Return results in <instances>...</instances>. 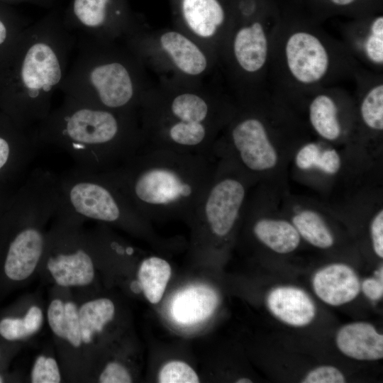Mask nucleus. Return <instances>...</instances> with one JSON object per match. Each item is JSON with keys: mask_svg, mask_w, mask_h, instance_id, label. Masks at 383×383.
I'll list each match as a JSON object with an SVG mask.
<instances>
[{"mask_svg": "<svg viewBox=\"0 0 383 383\" xmlns=\"http://www.w3.org/2000/svg\"><path fill=\"white\" fill-rule=\"evenodd\" d=\"M78 48L60 88L65 97L113 111L138 114L141 100L153 82L124 43L84 37Z\"/></svg>", "mask_w": 383, "mask_h": 383, "instance_id": "5", "label": "nucleus"}, {"mask_svg": "<svg viewBox=\"0 0 383 383\" xmlns=\"http://www.w3.org/2000/svg\"><path fill=\"white\" fill-rule=\"evenodd\" d=\"M302 383H343L345 377L337 368L331 365L318 366L307 373Z\"/></svg>", "mask_w": 383, "mask_h": 383, "instance_id": "29", "label": "nucleus"}, {"mask_svg": "<svg viewBox=\"0 0 383 383\" xmlns=\"http://www.w3.org/2000/svg\"><path fill=\"white\" fill-rule=\"evenodd\" d=\"M215 167L204 155L143 148L102 173L147 221L176 216L191 221Z\"/></svg>", "mask_w": 383, "mask_h": 383, "instance_id": "3", "label": "nucleus"}, {"mask_svg": "<svg viewBox=\"0 0 383 383\" xmlns=\"http://www.w3.org/2000/svg\"><path fill=\"white\" fill-rule=\"evenodd\" d=\"M60 374L56 361L52 357L39 356L34 364L31 380L33 383H58Z\"/></svg>", "mask_w": 383, "mask_h": 383, "instance_id": "27", "label": "nucleus"}, {"mask_svg": "<svg viewBox=\"0 0 383 383\" xmlns=\"http://www.w3.org/2000/svg\"><path fill=\"white\" fill-rule=\"evenodd\" d=\"M218 303V295L210 287L194 285L179 291L170 307L172 318L182 325H192L210 317Z\"/></svg>", "mask_w": 383, "mask_h": 383, "instance_id": "16", "label": "nucleus"}, {"mask_svg": "<svg viewBox=\"0 0 383 383\" xmlns=\"http://www.w3.org/2000/svg\"><path fill=\"white\" fill-rule=\"evenodd\" d=\"M233 109L208 82L159 79L145 92L138 110L143 148L213 159V145Z\"/></svg>", "mask_w": 383, "mask_h": 383, "instance_id": "2", "label": "nucleus"}, {"mask_svg": "<svg viewBox=\"0 0 383 383\" xmlns=\"http://www.w3.org/2000/svg\"><path fill=\"white\" fill-rule=\"evenodd\" d=\"M160 383H197L199 378L196 372L187 363L172 360L165 364L158 374Z\"/></svg>", "mask_w": 383, "mask_h": 383, "instance_id": "25", "label": "nucleus"}, {"mask_svg": "<svg viewBox=\"0 0 383 383\" xmlns=\"http://www.w3.org/2000/svg\"><path fill=\"white\" fill-rule=\"evenodd\" d=\"M48 320L53 333L58 337L65 339V304L61 300L52 301L48 309Z\"/></svg>", "mask_w": 383, "mask_h": 383, "instance_id": "31", "label": "nucleus"}, {"mask_svg": "<svg viewBox=\"0 0 383 383\" xmlns=\"http://www.w3.org/2000/svg\"><path fill=\"white\" fill-rule=\"evenodd\" d=\"M57 209L82 221L91 219L133 229L147 228V220L102 172L76 165L57 176Z\"/></svg>", "mask_w": 383, "mask_h": 383, "instance_id": "7", "label": "nucleus"}, {"mask_svg": "<svg viewBox=\"0 0 383 383\" xmlns=\"http://www.w3.org/2000/svg\"><path fill=\"white\" fill-rule=\"evenodd\" d=\"M357 0H329V1L338 7H346L352 5Z\"/></svg>", "mask_w": 383, "mask_h": 383, "instance_id": "38", "label": "nucleus"}, {"mask_svg": "<svg viewBox=\"0 0 383 383\" xmlns=\"http://www.w3.org/2000/svg\"><path fill=\"white\" fill-rule=\"evenodd\" d=\"M363 54L372 64H383V16L375 17L361 43Z\"/></svg>", "mask_w": 383, "mask_h": 383, "instance_id": "24", "label": "nucleus"}, {"mask_svg": "<svg viewBox=\"0 0 383 383\" xmlns=\"http://www.w3.org/2000/svg\"><path fill=\"white\" fill-rule=\"evenodd\" d=\"M26 27L15 16L0 6V57Z\"/></svg>", "mask_w": 383, "mask_h": 383, "instance_id": "26", "label": "nucleus"}, {"mask_svg": "<svg viewBox=\"0 0 383 383\" xmlns=\"http://www.w3.org/2000/svg\"><path fill=\"white\" fill-rule=\"evenodd\" d=\"M47 267L57 284L62 287L87 285L94 277L92 259L81 247L53 253L47 260Z\"/></svg>", "mask_w": 383, "mask_h": 383, "instance_id": "17", "label": "nucleus"}, {"mask_svg": "<svg viewBox=\"0 0 383 383\" xmlns=\"http://www.w3.org/2000/svg\"><path fill=\"white\" fill-rule=\"evenodd\" d=\"M360 116L365 125L374 131L383 130V84L370 87L360 104Z\"/></svg>", "mask_w": 383, "mask_h": 383, "instance_id": "23", "label": "nucleus"}, {"mask_svg": "<svg viewBox=\"0 0 383 383\" xmlns=\"http://www.w3.org/2000/svg\"><path fill=\"white\" fill-rule=\"evenodd\" d=\"M3 382V379L1 378V377L0 376V383Z\"/></svg>", "mask_w": 383, "mask_h": 383, "instance_id": "40", "label": "nucleus"}, {"mask_svg": "<svg viewBox=\"0 0 383 383\" xmlns=\"http://www.w3.org/2000/svg\"><path fill=\"white\" fill-rule=\"evenodd\" d=\"M335 99L328 94L316 95L309 106V118L315 132L322 138L335 141L342 133Z\"/></svg>", "mask_w": 383, "mask_h": 383, "instance_id": "19", "label": "nucleus"}, {"mask_svg": "<svg viewBox=\"0 0 383 383\" xmlns=\"http://www.w3.org/2000/svg\"><path fill=\"white\" fill-rule=\"evenodd\" d=\"M335 343L345 355L358 360H378L383 357V335L367 322H353L341 327Z\"/></svg>", "mask_w": 383, "mask_h": 383, "instance_id": "15", "label": "nucleus"}, {"mask_svg": "<svg viewBox=\"0 0 383 383\" xmlns=\"http://www.w3.org/2000/svg\"><path fill=\"white\" fill-rule=\"evenodd\" d=\"M63 23L74 33L103 41H122L138 23L123 0H73Z\"/></svg>", "mask_w": 383, "mask_h": 383, "instance_id": "11", "label": "nucleus"}, {"mask_svg": "<svg viewBox=\"0 0 383 383\" xmlns=\"http://www.w3.org/2000/svg\"><path fill=\"white\" fill-rule=\"evenodd\" d=\"M235 382L237 383H252V381L248 378L243 377L238 379Z\"/></svg>", "mask_w": 383, "mask_h": 383, "instance_id": "39", "label": "nucleus"}, {"mask_svg": "<svg viewBox=\"0 0 383 383\" xmlns=\"http://www.w3.org/2000/svg\"><path fill=\"white\" fill-rule=\"evenodd\" d=\"M101 383H130L132 377L127 369L118 362L108 363L99 377Z\"/></svg>", "mask_w": 383, "mask_h": 383, "instance_id": "32", "label": "nucleus"}, {"mask_svg": "<svg viewBox=\"0 0 383 383\" xmlns=\"http://www.w3.org/2000/svg\"><path fill=\"white\" fill-rule=\"evenodd\" d=\"M30 334L35 333L40 328L43 323L42 311L38 306H33L29 309L23 318Z\"/></svg>", "mask_w": 383, "mask_h": 383, "instance_id": "37", "label": "nucleus"}, {"mask_svg": "<svg viewBox=\"0 0 383 383\" xmlns=\"http://www.w3.org/2000/svg\"><path fill=\"white\" fill-rule=\"evenodd\" d=\"M284 58L290 76L304 86L321 82L329 73L331 65L326 44L308 30H296L289 35L284 42Z\"/></svg>", "mask_w": 383, "mask_h": 383, "instance_id": "12", "label": "nucleus"}, {"mask_svg": "<svg viewBox=\"0 0 383 383\" xmlns=\"http://www.w3.org/2000/svg\"><path fill=\"white\" fill-rule=\"evenodd\" d=\"M370 235L374 252L380 258L383 257V210H379L370 223Z\"/></svg>", "mask_w": 383, "mask_h": 383, "instance_id": "35", "label": "nucleus"}, {"mask_svg": "<svg viewBox=\"0 0 383 383\" xmlns=\"http://www.w3.org/2000/svg\"><path fill=\"white\" fill-rule=\"evenodd\" d=\"M169 262L158 256L145 258L138 269V280L146 299L152 304L158 303L171 276Z\"/></svg>", "mask_w": 383, "mask_h": 383, "instance_id": "20", "label": "nucleus"}, {"mask_svg": "<svg viewBox=\"0 0 383 383\" xmlns=\"http://www.w3.org/2000/svg\"><path fill=\"white\" fill-rule=\"evenodd\" d=\"M224 128L226 134L213 145V157H228L245 172L252 174L276 166L278 155L265 123L247 104L234 108Z\"/></svg>", "mask_w": 383, "mask_h": 383, "instance_id": "8", "label": "nucleus"}, {"mask_svg": "<svg viewBox=\"0 0 383 383\" xmlns=\"http://www.w3.org/2000/svg\"><path fill=\"white\" fill-rule=\"evenodd\" d=\"M266 301L270 312L290 326H306L313 321L316 315L313 301L304 290L297 287H276L270 292Z\"/></svg>", "mask_w": 383, "mask_h": 383, "instance_id": "14", "label": "nucleus"}, {"mask_svg": "<svg viewBox=\"0 0 383 383\" xmlns=\"http://www.w3.org/2000/svg\"><path fill=\"white\" fill-rule=\"evenodd\" d=\"M312 286L316 296L331 306H340L355 299L360 290L354 270L344 263H333L314 274Z\"/></svg>", "mask_w": 383, "mask_h": 383, "instance_id": "13", "label": "nucleus"}, {"mask_svg": "<svg viewBox=\"0 0 383 383\" xmlns=\"http://www.w3.org/2000/svg\"><path fill=\"white\" fill-rule=\"evenodd\" d=\"M122 41L159 79L202 82L218 65L214 55L176 28L150 30L138 23Z\"/></svg>", "mask_w": 383, "mask_h": 383, "instance_id": "6", "label": "nucleus"}, {"mask_svg": "<svg viewBox=\"0 0 383 383\" xmlns=\"http://www.w3.org/2000/svg\"><path fill=\"white\" fill-rule=\"evenodd\" d=\"M292 223L300 237L314 247L326 249L334 243V238L321 216L311 209H303L294 214Z\"/></svg>", "mask_w": 383, "mask_h": 383, "instance_id": "22", "label": "nucleus"}, {"mask_svg": "<svg viewBox=\"0 0 383 383\" xmlns=\"http://www.w3.org/2000/svg\"><path fill=\"white\" fill-rule=\"evenodd\" d=\"M41 145L57 148L76 165L98 172L112 170L143 146L138 114L117 112L64 97L33 129Z\"/></svg>", "mask_w": 383, "mask_h": 383, "instance_id": "4", "label": "nucleus"}, {"mask_svg": "<svg viewBox=\"0 0 383 383\" xmlns=\"http://www.w3.org/2000/svg\"><path fill=\"white\" fill-rule=\"evenodd\" d=\"M0 335L6 340H15L31 334L24 318H6L0 321Z\"/></svg>", "mask_w": 383, "mask_h": 383, "instance_id": "30", "label": "nucleus"}, {"mask_svg": "<svg viewBox=\"0 0 383 383\" xmlns=\"http://www.w3.org/2000/svg\"><path fill=\"white\" fill-rule=\"evenodd\" d=\"M175 28L194 39L218 61L234 18L223 0H175Z\"/></svg>", "mask_w": 383, "mask_h": 383, "instance_id": "10", "label": "nucleus"}, {"mask_svg": "<svg viewBox=\"0 0 383 383\" xmlns=\"http://www.w3.org/2000/svg\"><path fill=\"white\" fill-rule=\"evenodd\" d=\"M321 149L313 143H309L302 146L295 157V164L302 170H308L315 167Z\"/></svg>", "mask_w": 383, "mask_h": 383, "instance_id": "33", "label": "nucleus"}, {"mask_svg": "<svg viewBox=\"0 0 383 383\" xmlns=\"http://www.w3.org/2000/svg\"><path fill=\"white\" fill-rule=\"evenodd\" d=\"M269 40L262 21L255 18L235 23L222 49L218 65L223 62L231 77L240 85L252 83L265 68Z\"/></svg>", "mask_w": 383, "mask_h": 383, "instance_id": "9", "label": "nucleus"}, {"mask_svg": "<svg viewBox=\"0 0 383 383\" xmlns=\"http://www.w3.org/2000/svg\"><path fill=\"white\" fill-rule=\"evenodd\" d=\"M252 231L258 241L277 253L292 252L300 243L296 228L284 220L258 218L253 222Z\"/></svg>", "mask_w": 383, "mask_h": 383, "instance_id": "18", "label": "nucleus"}, {"mask_svg": "<svg viewBox=\"0 0 383 383\" xmlns=\"http://www.w3.org/2000/svg\"><path fill=\"white\" fill-rule=\"evenodd\" d=\"M360 288L368 299L377 301L383 295L382 278H367L360 284Z\"/></svg>", "mask_w": 383, "mask_h": 383, "instance_id": "36", "label": "nucleus"}, {"mask_svg": "<svg viewBox=\"0 0 383 383\" xmlns=\"http://www.w3.org/2000/svg\"><path fill=\"white\" fill-rule=\"evenodd\" d=\"M114 313V304L109 299L101 298L84 304L78 310L82 341L90 343L94 334L101 332L113 319Z\"/></svg>", "mask_w": 383, "mask_h": 383, "instance_id": "21", "label": "nucleus"}, {"mask_svg": "<svg viewBox=\"0 0 383 383\" xmlns=\"http://www.w3.org/2000/svg\"><path fill=\"white\" fill-rule=\"evenodd\" d=\"M75 44L74 33L55 16L27 26L0 57L1 111L33 130L52 110Z\"/></svg>", "mask_w": 383, "mask_h": 383, "instance_id": "1", "label": "nucleus"}, {"mask_svg": "<svg viewBox=\"0 0 383 383\" xmlns=\"http://www.w3.org/2000/svg\"><path fill=\"white\" fill-rule=\"evenodd\" d=\"M65 339L74 347L77 348L82 341L78 310L73 302L65 304Z\"/></svg>", "mask_w": 383, "mask_h": 383, "instance_id": "28", "label": "nucleus"}, {"mask_svg": "<svg viewBox=\"0 0 383 383\" xmlns=\"http://www.w3.org/2000/svg\"><path fill=\"white\" fill-rule=\"evenodd\" d=\"M341 159L335 149H326L321 151L316 168L327 174H335L340 168Z\"/></svg>", "mask_w": 383, "mask_h": 383, "instance_id": "34", "label": "nucleus"}]
</instances>
